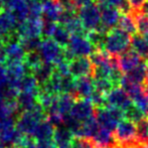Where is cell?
Returning <instances> with one entry per match:
<instances>
[{"mask_svg":"<svg viewBox=\"0 0 148 148\" xmlns=\"http://www.w3.org/2000/svg\"><path fill=\"white\" fill-rule=\"evenodd\" d=\"M131 35L116 26L106 34L103 49L112 57H118L129 51Z\"/></svg>","mask_w":148,"mask_h":148,"instance_id":"obj_1","label":"cell"},{"mask_svg":"<svg viewBox=\"0 0 148 148\" xmlns=\"http://www.w3.org/2000/svg\"><path fill=\"white\" fill-rule=\"evenodd\" d=\"M96 49L93 47L86 35L71 34V38L68 45L64 49V60L70 62L74 58L90 57Z\"/></svg>","mask_w":148,"mask_h":148,"instance_id":"obj_2","label":"cell"},{"mask_svg":"<svg viewBox=\"0 0 148 148\" xmlns=\"http://www.w3.org/2000/svg\"><path fill=\"white\" fill-rule=\"evenodd\" d=\"M95 118L99 126L112 132H114L118 123L124 118V112L122 110L107 105L97 108L95 110Z\"/></svg>","mask_w":148,"mask_h":148,"instance_id":"obj_3","label":"cell"},{"mask_svg":"<svg viewBox=\"0 0 148 148\" xmlns=\"http://www.w3.org/2000/svg\"><path fill=\"white\" fill-rule=\"evenodd\" d=\"M38 53L43 62L51 64L57 66L58 64L64 62V49L60 47L53 38H42Z\"/></svg>","mask_w":148,"mask_h":148,"instance_id":"obj_4","label":"cell"},{"mask_svg":"<svg viewBox=\"0 0 148 148\" xmlns=\"http://www.w3.org/2000/svg\"><path fill=\"white\" fill-rule=\"evenodd\" d=\"M78 16L86 31L97 29L101 23V10L96 1L78 9Z\"/></svg>","mask_w":148,"mask_h":148,"instance_id":"obj_5","label":"cell"},{"mask_svg":"<svg viewBox=\"0 0 148 148\" xmlns=\"http://www.w3.org/2000/svg\"><path fill=\"white\" fill-rule=\"evenodd\" d=\"M136 123L123 118L114 130V138L120 146L136 142ZM137 143V142H136Z\"/></svg>","mask_w":148,"mask_h":148,"instance_id":"obj_6","label":"cell"},{"mask_svg":"<svg viewBox=\"0 0 148 148\" xmlns=\"http://www.w3.org/2000/svg\"><path fill=\"white\" fill-rule=\"evenodd\" d=\"M6 47V60L4 66H9V64H22L25 59V51L21 45L19 43L17 33L11 37L8 41L5 42Z\"/></svg>","mask_w":148,"mask_h":148,"instance_id":"obj_7","label":"cell"},{"mask_svg":"<svg viewBox=\"0 0 148 148\" xmlns=\"http://www.w3.org/2000/svg\"><path fill=\"white\" fill-rule=\"evenodd\" d=\"M100 10H101V23L98 26L97 29L100 32L107 34L109 30L112 28L116 27V25L119 22V18H120V11L115 7H111V6H104L99 5Z\"/></svg>","mask_w":148,"mask_h":148,"instance_id":"obj_8","label":"cell"},{"mask_svg":"<svg viewBox=\"0 0 148 148\" xmlns=\"http://www.w3.org/2000/svg\"><path fill=\"white\" fill-rule=\"evenodd\" d=\"M105 101L107 106L118 108L123 112L132 104V100L129 97L122 87H114L110 92L105 95Z\"/></svg>","mask_w":148,"mask_h":148,"instance_id":"obj_9","label":"cell"},{"mask_svg":"<svg viewBox=\"0 0 148 148\" xmlns=\"http://www.w3.org/2000/svg\"><path fill=\"white\" fill-rule=\"evenodd\" d=\"M43 18H27L16 26L18 39L41 36Z\"/></svg>","mask_w":148,"mask_h":148,"instance_id":"obj_10","label":"cell"},{"mask_svg":"<svg viewBox=\"0 0 148 148\" xmlns=\"http://www.w3.org/2000/svg\"><path fill=\"white\" fill-rule=\"evenodd\" d=\"M94 107L95 106L89 99H78L77 101H75V104L69 115L78 122L83 123L95 116Z\"/></svg>","mask_w":148,"mask_h":148,"instance_id":"obj_11","label":"cell"},{"mask_svg":"<svg viewBox=\"0 0 148 148\" xmlns=\"http://www.w3.org/2000/svg\"><path fill=\"white\" fill-rule=\"evenodd\" d=\"M16 20L9 9H5L0 13V40L5 43L16 34Z\"/></svg>","mask_w":148,"mask_h":148,"instance_id":"obj_12","label":"cell"},{"mask_svg":"<svg viewBox=\"0 0 148 148\" xmlns=\"http://www.w3.org/2000/svg\"><path fill=\"white\" fill-rule=\"evenodd\" d=\"M69 72L74 78L91 76L93 74V64L90 57L74 58L69 62Z\"/></svg>","mask_w":148,"mask_h":148,"instance_id":"obj_13","label":"cell"},{"mask_svg":"<svg viewBox=\"0 0 148 148\" xmlns=\"http://www.w3.org/2000/svg\"><path fill=\"white\" fill-rule=\"evenodd\" d=\"M75 96L71 95V94H60L58 96L57 100H56L55 104L51 106V108L47 112H55L64 118L66 115H69L72 110L73 106L75 104Z\"/></svg>","mask_w":148,"mask_h":148,"instance_id":"obj_14","label":"cell"},{"mask_svg":"<svg viewBox=\"0 0 148 148\" xmlns=\"http://www.w3.org/2000/svg\"><path fill=\"white\" fill-rule=\"evenodd\" d=\"M94 91V81L90 76L75 78V96L78 99H89Z\"/></svg>","mask_w":148,"mask_h":148,"instance_id":"obj_15","label":"cell"},{"mask_svg":"<svg viewBox=\"0 0 148 148\" xmlns=\"http://www.w3.org/2000/svg\"><path fill=\"white\" fill-rule=\"evenodd\" d=\"M116 59H117L119 69L124 74L129 72V71H131L132 69H134L135 66H137L142 62V58L139 57L132 49L125 51L124 53L116 57Z\"/></svg>","mask_w":148,"mask_h":148,"instance_id":"obj_16","label":"cell"},{"mask_svg":"<svg viewBox=\"0 0 148 148\" xmlns=\"http://www.w3.org/2000/svg\"><path fill=\"white\" fill-rule=\"evenodd\" d=\"M41 4L43 19L58 22L60 13L64 10L60 3V0H41Z\"/></svg>","mask_w":148,"mask_h":148,"instance_id":"obj_17","label":"cell"},{"mask_svg":"<svg viewBox=\"0 0 148 148\" xmlns=\"http://www.w3.org/2000/svg\"><path fill=\"white\" fill-rule=\"evenodd\" d=\"M147 64L146 62H141L137 66L132 69L129 72L125 73L123 76L122 80L126 81L128 83H132V84H138L142 85L146 80V74H147Z\"/></svg>","mask_w":148,"mask_h":148,"instance_id":"obj_18","label":"cell"},{"mask_svg":"<svg viewBox=\"0 0 148 148\" xmlns=\"http://www.w3.org/2000/svg\"><path fill=\"white\" fill-rule=\"evenodd\" d=\"M56 126L51 123L49 120L41 121L35 128L32 136L36 141H45V140H53V133H55Z\"/></svg>","mask_w":148,"mask_h":148,"instance_id":"obj_19","label":"cell"},{"mask_svg":"<svg viewBox=\"0 0 148 148\" xmlns=\"http://www.w3.org/2000/svg\"><path fill=\"white\" fill-rule=\"evenodd\" d=\"M114 140H115V138H114L113 132L107 130V129L101 128V127L92 139L96 148H109L114 146Z\"/></svg>","mask_w":148,"mask_h":148,"instance_id":"obj_20","label":"cell"},{"mask_svg":"<svg viewBox=\"0 0 148 148\" xmlns=\"http://www.w3.org/2000/svg\"><path fill=\"white\" fill-rule=\"evenodd\" d=\"M74 134L69 128H66L64 125L56 127L55 133H53V140L56 143L57 147H62L66 145L72 144V141L74 139Z\"/></svg>","mask_w":148,"mask_h":148,"instance_id":"obj_21","label":"cell"},{"mask_svg":"<svg viewBox=\"0 0 148 148\" xmlns=\"http://www.w3.org/2000/svg\"><path fill=\"white\" fill-rule=\"evenodd\" d=\"M130 47L142 59H146L148 57V40L140 33L131 35Z\"/></svg>","mask_w":148,"mask_h":148,"instance_id":"obj_22","label":"cell"},{"mask_svg":"<svg viewBox=\"0 0 148 148\" xmlns=\"http://www.w3.org/2000/svg\"><path fill=\"white\" fill-rule=\"evenodd\" d=\"M100 126L98 124L97 120H96L95 116L92 118L88 119L87 121L83 122L81 124V127L79 129L78 133L75 137H82V138H87V139H93V137L96 135V133L98 132Z\"/></svg>","mask_w":148,"mask_h":148,"instance_id":"obj_23","label":"cell"},{"mask_svg":"<svg viewBox=\"0 0 148 148\" xmlns=\"http://www.w3.org/2000/svg\"><path fill=\"white\" fill-rule=\"evenodd\" d=\"M17 104L19 108V113L32 109L37 104L36 95L27 92H20L17 96Z\"/></svg>","mask_w":148,"mask_h":148,"instance_id":"obj_24","label":"cell"},{"mask_svg":"<svg viewBox=\"0 0 148 148\" xmlns=\"http://www.w3.org/2000/svg\"><path fill=\"white\" fill-rule=\"evenodd\" d=\"M55 71V66L47 62H42L32 72V75L35 77L39 85H42L49 80Z\"/></svg>","mask_w":148,"mask_h":148,"instance_id":"obj_25","label":"cell"},{"mask_svg":"<svg viewBox=\"0 0 148 148\" xmlns=\"http://www.w3.org/2000/svg\"><path fill=\"white\" fill-rule=\"evenodd\" d=\"M20 92H27L37 95L39 90V84L32 74H26L20 81ZM19 92V93H20Z\"/></svg>","mask_w":148,"mask_h":148,"instance_id":"obj_26","label":"cell"},{"mask_svg":"<svg viewBox=\"0 0 148 148\" xmlns=\"http://www.w3.org/2000/svg\"><path fill=\"white\" fill-rule=\"evenodd\" d=\"M117 27L126 31V32L129 33L130 35H133V34H135V33H137L136 22H135L134 16L131 13L121 14L120 18H119Z\"/></svg>","mask_w":148,"mask_h":148,"instance_id":"obj_27","label":"cell"},{"mask_svg":"<svg viewBox=\"0 0 148 148\" xmlns=\"http://www.w3.org/2000/svg\"><path fill=\"white\" fill-rule=\"evenodd\" d=\"M132 103L139 108L144 114V116L148 118V88L146 86L143 87L142 91L137 93L135 96L131 98Z\"/></svg>","mask_w":148,"mask_h":148,"instance_id":"obj_28","label":"cell"},{"mask_svg":"<svg viewBox=\"0 0 148 148\" xmlns=\"http://www.w3.org/2000/svg\"><path fill=\"white\" fill-rule=\"evenodd\" d=\"M10 11L12 12L14 18L16 20L17 25L21 22H23L24 20H26L29 15V10H28V5L26 0H22L18 4H16L13 8L10 9Z\"/></svg>","mask_w":148,"mask_h":148,"instance_id":"obj_29","label":"cell"},{"mask_svg":"<svg viewBox=\"0 0 148 148\" xmlns=\"http://www.w3.org/2000/svg\"><path fill=\"white\" fill-rule=\"evenodd\" d=\"M51 37H53V39L60 45V47H62V49H66L69 41H70L71 33L69 32V30L66 29L64 26L58 23L57 27H56L55 31H53Z\"/></svg>","mask_w":148,"mask_h":148,"instance_id":"obj_30","label":"cell"},{"mask_svg":"<svg viewBox=\"0 0 148 148\" xmlns=\"http://www.w3.org/2000/svg\"><path fill=\"white\" fill-rule=\"evenodd\" d=\"M24 64H25L26 69L28 70V72L30 74H32V72L42 64V60L40 58L38 51H28L25 55V59H24Z\"/></svg>","mask_w":148,"mask_h":148,"instance_id":"obj_31","label":"cell"},{"mask_svg":"<svg viewBox=\"0 0 148 148\" xmlns=\"http://www.w3.org/2000/svg\"><path fill=\"white\" fill-rule=\"evenodd\" d=\"M136 142L139 145L148 144V118H144L136 124Z\"/></svg>","mask_w":148,"mask_h":148,"instance_id":"obj_32","label":"cell"},{"mask_svg":"<svg viewBox=\"0 0 148 148\" xmlns=\"http://www.w3.org/2000/svg\"><path fill=\"white\" fill-rule=\"evenodd\" d=\"M131 14L134 16L135 22H136L137 32L142 35L148 34V15L140 11L132 12Z\"/></svg>","mask_w":148,"mask_h":148,"instance_id":"obj_33","label":"cell"},{"mask_svg":"<svg viewBox=\"0 0 148 148\" xmlns=\"http://www.w3.org/2000/svg\"><path fill=\"white\" fill-rule=\"evenodd\" d=\"M105 36L106 34L98 30H90L86 32V37L89 39V41L93 45V47L96 49H103Z\"/></svg>","mask_w":148,"mask_h":148,"instance_id":"obj_34","label":"cell"},{"mask_svg":"<svg viewBox=\"0 0 148 148\" xmlns=\"http://www.w3.org/2000/svg\"><path fill=\"white\" fill-rule=\"evenodd\" d=\"M124 118L128 119V120L132 121L134 123H138L141 120H143L144 118H146L144 116V114L142 113L140 109L137 106H135L134 104H131L128 108L124 111Z\"/></svg>","mask_w":148,"mask_h":148,"instance_id":"obj_35","label":"cell"},{"mask_svg":"<svg viewBox=\"0 0 148 148\" xmlns=\"http://www.w3.org/2000/svg\"><path fill=\"white\" fill-rule=\"evenodd\" d=\"M41 40H42V37L41 36L28 37V38H19V43L21 45V47H23L25 53H28V51H38L39 47H40Z\"/></svg>","mask_w":148,"mask_h":148,"instance_id":"obj_36","label":"cell"},{"mask_svg":"<svg viewBox=\"0 0 148 148\" xmlns=\"http://www.w3.org/2000/svg\"><path fill=\"white\" fill-rule=\"evenodd\" d=\"M94 81V88L95 91L102 95H106L108 92H110L114 88V85L112 82L107 78H99V79H93Z\"/></svg>","mask_w":148,"mask_h":148,"instance_id":"obj_37","label":"cell"},{"mask_svg":"<svg viewBox=\"0 0 148 148\" xmlns=\"http://www.w3.org/2000/svg\"><path fill=\"white\" fill-rule=\"evenodd\" d=\"M13 146L17 148H36L37 141L34 139V137L31 135H25L22 134L15 145Z\"/></svg>","mask_w":148,"mask_h":148,"instance_id":"obj_38","label":"cell"},{"mask_svg":"<svg viewBox=\"0 0 148 148\" xmlns=\"http://www.w3.org/2000/svg\"><path fill=\"white\" fill-rule=\"evenodd\" d=\"M58 25V22L55 21H49V20L43 19L42 28H41V37L42 38H49L51 37L53 31H55L56 27Z\"/></svg>","mask_w":148,"mask_h":148,"instance_id":"obj_39","label":"cell"},{"mask_svg":"<svg viewBox=\"0 0 148 148\" xmlns=\"http://www.w3.org/2000/svg\"><path fill=\"white\" fill-rule=\"evenodd\" d=\"M72 146L73 148H96L91 139L82 138V137H74Z\"/></svg>","mask_w":148,"mask_h":148,"instance_id":"obj_40","label":"cell"},{"mask_svg":"<svg viewBox=\"0 0 148 148\" xmlns=\"http://www.w3.org/2000/svg\"><path fill=\"white\" fill-rule=\"evenodd\" d=\"M146 0H128L129 4H130L131 8H132V12L139 11L140 8L142 7V5L145 3ZM131 12V13H132Z\"/></svg>","mask_w":148,"mask_h":148,"instance_id":"obj_41","label":"cell"},{"mask_svg":"<svg viewBox=\"0 0 148 148\" xmlns=\"http://www.w3.org/2000/svg\"><path fill=\"white\" fill-rule=\"evenodd\" d=\"M36 148H58L53 140H45V141H37Z\"/></svg>","mask_w":148,"mask_h":148,"instance_id":"obj_42","label":"cell"},{"mask_svg":"<svg viewBox=\"0 0 148 148\" xmlns=\"http://www.w3.org/2000/svg\"><path fill=\"white\" fill-rule=\"evenodd\" d=\"M93 1L94 0H72V3L74 5V7L78 10L81 7H83V6H86L88 4L92 3Z\"/></svg>","mask_w":148,"mask_h":148,"instance_id":"obj_43","label":"cell"},{"mask_svg":"<svg viewBox=\"0 0 148 148\" xmlns=\"http://www.w3.org/2000/svg\"><path fill=\"white\" fill-rule=\"evenodd\" d=\"M6 60V47L5 43L0 40V64H4Z\"/></svg>","mask_w":148,"mask_h":148,"instance_id":"obj_44","label":"cell"},{"mask_svg":"<svg viewBox=\"0 0 148 148\" xmlns=\"http://www.w3.org/2000/svg\"><path fill=\"white\" fill-rule=\"evenodd\" d=\"M120 148H142V146L135 142V143H131V144L123 145V146H120Z\"/></svg>","mask_w":148,"mask_h":148,"instance_id":"obj_45","label":"cell"},{"mask_svg":"<svg viewBox=\"0 0 148 148\" xmlns=\"http://www.w3.org/2000/svg\"><path fill=\"white\" fill-rule=\"evenodd\" d=\"M5 9V7H4V4H3V1L2 0H0V13H1L3 10Z\"/></svg>","mask_w":148,"mask_h":148,"instance_id":"obj_46","label":"cell"},{"mask_svg":"<svg viewBox=\"0 0 148 148\" xmlns=\"http://www.w3.org/2000/svg\"><path fill=\"white\" fill-rule=\"evenodd\" d=\"M0 148H5V143L2 141L1 138H0Z\"/></svg>","mask_w":148,"mask_h":148,"instance_id":"obj_47","label":"cell"},{"mask_svg":"<svg viewBox=\"0 0 148 148\" xmlns=\"http://www.w3.org/2000/svg\"><path fill=\"white\" fill-rule=\"evenodd\" d=\"M59 148H73V146H72V144H70V145H66V146H62V147H59Z\"/></svg>","mask_w":148,"mask_h":148,"instance_id":"obj_48","label":"cell"},{"mask_svg":"<svg viewBox=\"0 0 148 148\" xmlns=\"http://www.w3.org/2000/svg\"><path fill=\"white\" fill-rule=\"evenodd\" d=\"M142 148H148V144H145V145H142Z\"/></svg>","mask_w":148,"mask_h":148,"instance_id":"obj_49","label":"cell"},{"mask_svg":"<svg viewBox=\"0 0 148 148\" xmlns=\"http://www.w3.org/2000/svg\"><path fill=\"white\" fill-rule=\"evenodd\" d=\"M7 148H17V147H15V146H13V145H11V146H9V147H7Z\"/></svg>","mask_w":148,"mask_h":148,"instance_id":"obj_50","label":"cell"},{"mask_svg":"<svg viewBox=\"0 0 148 148\" xmlns=\"http://www.w3.org/2000/svg\"><path fill=\"white\" fill-rule=\"evenodd\" d=\"M146 64H147V66H148V57L146 58Z\"/></svg>","mask_w":148,"mask_h":148,"instance_id":"obj_51","label":"cell"}]
</instances>
